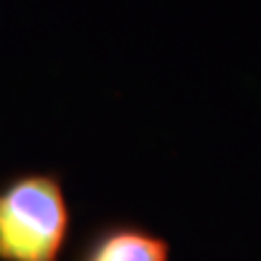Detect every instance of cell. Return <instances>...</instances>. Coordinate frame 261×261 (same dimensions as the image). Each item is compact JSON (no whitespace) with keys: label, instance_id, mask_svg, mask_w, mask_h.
Here are the masks:
<instances>
[{"label":"cell","instance_id":"obj_2","mask_svg":"<svg viewBox=\"0 0 261 261\" xmlns=\"http://www.w3.org/2000/svg\"><path fill=\"white\" fill-rule=\"evenodd\" d=\"M172 244L133 220H104L77 242L70 261H169Z\"/></svg>","mask_w":261,"mask_h":261},{"label":"cell","instance_id":"obj_1","mask_svg":"<svg viewBox=\"0 0 261 261\" xmlns=\"http://www.w3.org/2000/svg\"><path fill=\"white\" fill-rule=\"evenodd\" d=\"M73 211L56 169L0 179V261H61Z\"/></svg>","mask_w":261,"mask_h":261}]
</instances>
